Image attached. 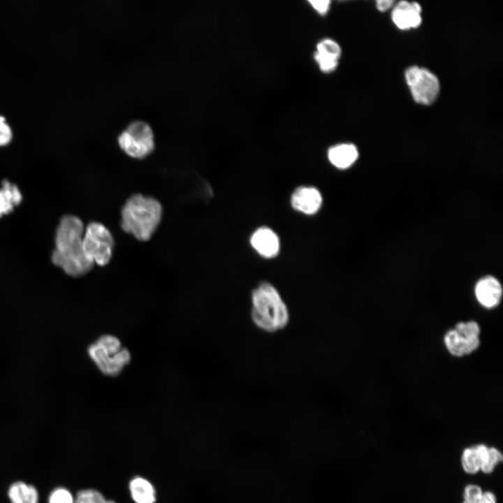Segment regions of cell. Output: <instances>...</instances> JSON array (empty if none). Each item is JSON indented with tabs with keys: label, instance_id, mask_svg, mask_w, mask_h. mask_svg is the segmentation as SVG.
Here are the masks:
<instances>
[{
	"label": "cell",
	"instance_id": "1",
	"mask_svg": "<svg viewBox=\"0 0 503 503\" xmlns=\"http://www.w3.org/2000/svg\"><path fill=\"white\" fill-rule=\"evenodd\" d=\"M84 231L82 220L72 214L63 216L56 230L52 261L66 275L74 277L87 274L94 265L84 250Z\"/></svg>",
	"mask_w": 503,
	"mask_h": 503
},
{
	"label": "cell",
	"instance_id": "2",
	"mask_svg": "<svg viewBox=\"0 0 503 503\" xmlns=\"http://www.w3.org/2000/svg\"><path fill=\"white\" fill-rule=\"evenodd\" d=\"M162 215L163 207L157 199L136 194L122 207L120 225L138 240L147 241L156 232Z\"/></svg>",
	"mask_w": 503,
	"mask_h": 503
},
{
	"label": "cell",
	"instance_id": "3",
	"mask_svg": "<svg viewBox=\"0 0 503 503\" xmlns=\"http://www.w3.org/2000/svg\"><path fill=\"white\" fill-rule=\"evenodd\" d=\"M251 302L252 320L259 329L275 333L288 324V307L278 290L270 282H262L252 290Z\"/></svg>",
	"mask_w": 503,
	"mask_h": 503
},
{
	"label": "cell",
	"instance_id": "4",
	"mask_svg": "<svg viewBox=\"0 0 503 503\" xmlns=\"http://www.w3.org/2000/svg\"><path fill=\"white\" fill-rule=\"evenodd\" d=\"M88 354L105 375L114 377L121 373L131 360L129 351L122 346L115 336H101L88 347Z\"/></svg>",
	"mask_w": 503,
	"mask_h": 503
},
{
	"label": "cell",
	"instance_id": "5",
	"mask_svg": "<svg viewBox=\"0 0 503 503\" xmlns=\"http://www.w3.org/2000/svg\"><path fill=\"white\" fill-rule=\"evenodd\" d=\"M117 143L128 156L138 159H144L152 152L155 147L153 129L144 120L131 121L118 135Z\"/></svg>",
	"mask_w": 503,
	"mask_h": 503
},
{
	"label": "cell",
	"instance_id": "6",
	"mask_svg": "<svg viewBox=\"0 0 503 503\" xmlns=\"http://www.w3.org/2000/svg\"><path fill=\"white\" fill-rule=\"evenodd\" d=\"M114 247L113 235L103 224L93 221L85 228L83 247L87 256L94 264L99 266L108 264Z\"/></svg>",
	"mask_w": 503,
	"mask_h": 503
},
{
	"label": "cell",
	"instance_id": "7",
	"mask_svg": "<svg viewBox=\"0 0 503 503\" xmlns=\"http://www.w3.org/2000/svg\"><path fill=\"white\" fill-rule=\"evenodd\" d=\"M404 78L415 102L429 105L435 101L439 90L438 78L430 70L418 66L409 67Z\"/></svg>",
	"mask_w": 503,
	"mask_h": 503
},
{
	"label": "cell",
	"instance_id": "8",
	"mask_svg": "<svg viewBox=\"0 0 503 503\" xmlns=\"http://www.w3.org/2000/svg\"><path fill=\"white\" fill-rule=\"evenodd\" d=\"M480 333V326L474 321L458 322L454 328L446 333L444 342L451 355L461 357L474 352L479 348Z\"/></svg>",
	"mask_w": 503,
	"mask_h": 503
},
{
	"label": "cell",
	"instance_id": "9",
	"mask_svg": "<svg viewBox=\"0 0 503 503\" xmlns=\"http://www.w3.org/2000/svg\"><path fill=\"white\" fill-rule=\"evenodd\" d=\"M421 5L415 1H401L393 6L391 19L401 30L418 27L422 22Z\"/></svg>",
	"mask_w": 503,
	"mask_h": 503
},
{
	"label": "cell",
	"instance_id": "10",
	"mask_svg": "<svg viewBox=\"0 0 503 503\" xmlns=\"http://www.w3.org/2000/svg\"><path fill=\"white\" fill-rule=\"evenodd\" d=\"M322 195L314 187L301 186L291 194V204L296 211L307 215L316 213L321 207Z\"/></svg>",
	"mask_w": 503,
	"mask_h": 503
},
{
	"label": "cell",
	"instance_id": "11",
	"mask_svg": "<svg viewBox=\"0 0 503 503\" xmlns=\"http://www.w3.org/2000/svg\"><path fill=\"white\" fill-rule=\"evenodd\" d=\"M252 248L262 257H275L280 249L277 234L271 228L262 226L254 231L250 238Z\"/></svg>",
	"mask_w": 503,
	"mask_h": 503
},
{
	"label": "cell",
	"instance_id": "12",
	"mask_svg": "<svg viewBox=\"0 0 503 503\" xmlns=\"http://www.w3.org/2000/svg\"><path fill=\"white\" fill-rule=\"evenodd\" d=\"M475 296L479 303L486 309L496 307L502 296V288L500 282L493 276H486L480 279L474 289Z\"/></svg>",
	"mask_w": 503,
	"mask_h": 503
},
{
	"label": "cell",
	"instance_id": "13",
	"mask_svg": "<svg viewBox=\"0 0 503 503\" xmlns=\"http://www.w3.org/2000/svg\"><path fill=\"white\" fill-rule=\"evenodd\" d=\"M327 156L333 166L340 169H346L357 160L358 151L352 143H340L328 149Z\"/></svg>",
	"mask_w": 503,
	"mask_h": 503
},
{
	"label": "cell",
	"instance_id": "14",
	"mask_svg": "<svg viewBox=\"0 0 503 503\" xmlns=\"http://www.w3.org/2000/svg\"><path fill=\"white\" fill-rule=\"evenodd\" d=\"M22 200V196L17 186L3 180L0 189V217L12 212Z\"/></svg>",
	"mask_w": 503,
	"mask_h": 503
},
{
	"label": "cell",
	"instance_id": "15",
	"mask_svg": "<svg viewBox=\"0 0 503 503\" xmlns=\"http://www.w3.org/2000/svg\"><path fill=\"white\" fill-rule=\"evenodd\" d=\"M133 500L136 503H154L156 492L152 484L142 477H135L129 483Z\"/></svg>",
	"mask_w": 503,
	"mask_h": 503
},
{
	"label": "cell",
	"instance_id": "16",
	"mask_svg": "<svg viewBox=\"0 0 503 503\" xmlns=\"http://www.w3.org/2000/svg\"><path fill=\"white\" fill-rule=\"evenodd\" d=\"M461 464L464 471L469 474H475L480 470L481 460L474 446L463 451Z\"/></svg>",
	"mask_w": 503,
	"mask_h": 503
},
{
	"label": "cell",
	"instance_id": "17",
	"mask_svg": "<svg viewBox=\"0 0 503 503\" xmlns=\"http://www.w3.org/2000/svg\"><path fill=\"white\" fill-rule=\"evenodd\" d=\"M315 52L339 60L342 54V49L335 41L330 38H324L316 44Z\"/></svg>",
	"mask_w": 503,
	"mask_h": 503
},
{
	"label": "cell",
	"instance_id": "18",
	"mask_svg": "<svg viewBox=\"0 0 503 503\" xmlns=\"http://www.w3.org/2000/svg\"><path fill=\"white\" fill-rule=\"evenodd\" d=\"M502 460V455L498 449L495 447L488 448V453L481 465L480 470L485 474H490Z\"/></svg>",
	"mask_w": 503,
	"mask_h": 503
},
{
	"label": "cell",
	"instance_id": "19",
	"mask_svg": "<svg viewBox=\"0 0 503 503\" xmlns=\"http://www.w3.org/2000/svg\"><path fill=\"white\" fill-rule=\"evenodd\" d=\"M314 59L319 69L323 73H331L338 66L339 60L321 54L316 52L314 53Z\"/></svg>",
	"mask_w": 503,
	"mask_h": 503
},
{
	"label": "cell",
	"instance_id": "20",
	"mask_svg": "<svg viewBox=\"0 0 503 503\" xmlns=\"http://www.w3.org/2000/svg\"><path fill=\"white\" fill-rule=\"evenodd\" d=\"M48 503H74V497L68 490L60 487L52 491Z\"/></svg>",
	"mask_w": 503,
	"mask_h": 503
},
{
	"label": "cell",
	"instance_id": "21",
	"mask_svg": "<svg viewBox=\"0 0 503 503\" xmlns=\"http://www.w3.org/2000/svg\"><path fill=\"white\" fill-rule=\"evenodd\" d=\"M482 494L483 492L481 487L475 484H469L465 488L463 502L472 503L479 502L481 501Z\"/></svg>",
	"mask_w": 503,
	"mask_h": 503
},
{
	"label": "cell",
	"instance_id": "22",
	"mask_svg": "<svg viewBox=\"0 0 503 503\" xmlns=\"http://www.w3.org/2000/svg\"><path fill=\"white\" fill-rule=\"evenodd\" d=\"M13 131L4 116L0 115V146L8 145L12 140Z\"/></svg>",
	"mask_w": 503,
	"mask_h": 503
},
{
	"label": "cell",
	"instance_id": "23",
	"mask_svg": "<svg viewBox=\"0 0 503 503\" xmlns=\"http://www.w3.org/2000/svg\"><path fill=\"white\" fill-rule=\"evenodd\" d=\"M21 490L24 503H38V493L34 486L21 481Z\"/></svg>",
	"mask_w": 503,
	"mask_h": 503
},
{
	"label": "cell",
	"instance_id": "24",
	"mask_svg": "<svg viewBox=\"0 0 503 503\" xmlns=\"http://www.w3.org/2000/svg\"><path fill=\"white\" fill-rule=\"evenodd\" d=\"M99 493V491L94 489L80 490L74 498V503H94Z\"/></svg>",
	"mask_w": 503,
	"mask_h": 503
},
{
	"label": "cell",
	"instance_id": "25",
	"mask_svg": "<svg viewBox=\"0 0 503 503\" xmlns=\"http://www.w3.org/2000/svg\"><path fill=\"white\" fill-rule=\"evenodd\" d=\"M8 494L11 503H24L21 490V481L13 483L8 489Z\"/></svg>",
	"mask_w": 503,
	"mask_h": 503
},
{
	"label": "cell",
	"instance_id": "26",
	"mask_svg": "<svg viewBox=\"0 0 503 503\" xmlns=\"http://www.w3.org/2000/svg\"><path fill=\"white\" fill-rule=\"evenodd\" d=\"M310 6L320 15H325L330 9L329 0H311L308 1Z\"/></svg>",
	"mask_w": 503,
	"mask_h": 503
},
{
	"label": "cell",
	"instance_id": "27",
	"mask_svg": "<svg viewBox=\"0 0 503 503\" xmlns=\"http://www.w3.org/2000/svg\"><path fill=\"white\" fill-rule=\"evenodd\" d=\"M394 1H390V0H379L376 1V7L378 9V10L381 12H384L388 10H389L391 8L393 7L394 6Z\"/></svg>",
	"mask_w": 503,
	"mask_h": 503
},
{
	"label": "cell",
	"instance_id": "28",
	"mask_svg": "<svg viewBox=\"0 0 503 503\" xmlns=\"http://www.w3.org/2000/svg\"><path fill=\"white\" fill-rule=\"evenodd\" d=\"M481 503H497L495 495L489 491L483 493Z\"/></svg>",
	"mask_w": 503,
	"mask_h": 503
},
{
	"label": "cell",
	"instance_id": "29",
	"mask_svg": "<svg viewBox=\"0 0 503 503\" xmlns=\"http://www.w3.org/2000/svg\"><path fill=\"white\" fill-rule=\"evenodd\" d=\"M94 503H116L112 500H105L103 495L99 493Z\"/></svg>",
	"mask_w": 503,
	"mask_h": 503
},
{
	"label": "cell",
	"instance_id": "30",
	"mask_svg": "<svg viewBox=\"0 0 503 503\" xmlns=\"http://www.w3.org/2000/svg\"><path fill=\"white\" fill-rule=\"evenodd\" d=\"M463 503H466V502H463ZM472 503H481V501H480V502H472Z\"/></svg>",
	"mask_w": 503,
	"mask_h": 503
}]
</instances>
